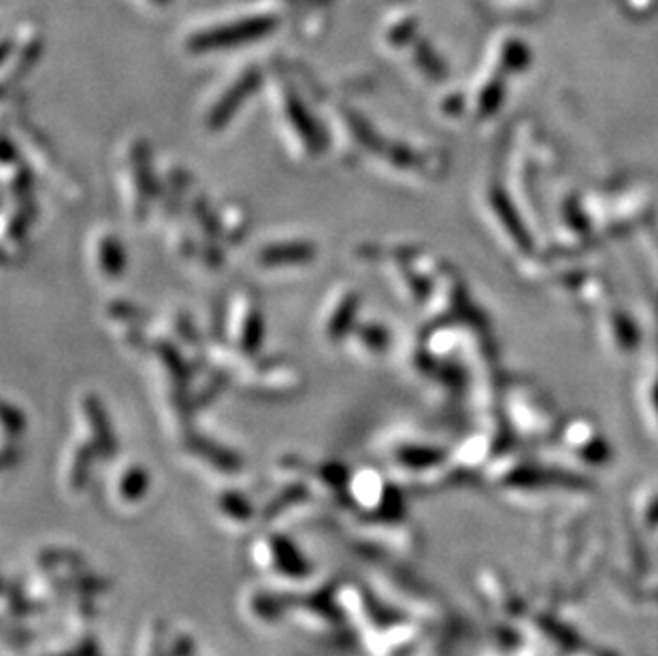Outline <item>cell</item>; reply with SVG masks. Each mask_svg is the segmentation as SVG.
<instances>
[{
    "mask_svg": "<svg viewBox=\"0 0 658 656\" xmlns=\"http://www.w3.org/2000/svg\"><path fill=\"white\" fill-rule=\"evenodd\" d=\"M267 90L275 133L286 145L288 154L301 162L318 158L328 143L326 126L320 124L314 111L286 79L277 77Z\"/></svg>",
    "mask_w": 658,
    "mask_h": 656,
    "instance_id": "obj_1",
    "label": "cell"
},
{
    "mask_svg": "<svg viewBox=\"0 0 658 656\" xmlns=\"http://www.w3.org/2000/svg\"><path fill=\"white\" fill-rule=\"evenodd\" d=\"M115 182H118V199L126 218L137 224L147 222L162 196V186L156 179L150 147L143 137H133L122 143L115 158Z\"/></svg>",
    "mask_w": 658,
    "mask_h": 656,
    "instance_id": "obj_2",
    "label": "cell"
},
{
    "mask_svg": "<svg viewBox=\"0 0 658 656\" xmlns=\"http://www.w3.org/2000/svg\"><path fill=\"white\" fill-rule=\"evenodd\" d=\"M226 324V335L233 354L243 360H252L260 354L262 339H265V316H262V307L250 290L235 294L233 303L228 307Z\"/></svg>",
    "mask_w": 658,
    "mask_h": 656,
    "instance_id": "obj_3",
    "label": "cell"
},
{
    "mask_svg": "<svg viewBox=\"0 0 658 656\" xmlns=\"http://www.w3.org/2000/svg\"><path fill=\"white\" fill-rule=\"evenodd\" d=\"M360 314V292L350 284H339L326 303L322 305L318 318V333L324 346H339L348 339L358 324Z\"/></svg>",
    "mask_w": 658,
    "mask_h": 656,
    "instance_id": "obj_4",
    "label": "cell"
},
{
    "mask_svg": "<svg viewBox=\"0 0 658 656\" xmlns=\"http://www.w3.org/2000/svg\"><path fill=\"white\" fill-rule=\"evenodd\" d=\"M318 256L316 243L309 239H275L262 243L252 254V265L262 273H286L307 269Z\"/></svg>",
    "mask_w": 658,
    "mask_h": 656,
    "instance_id": "obj_5",
    "label": "cell"
},
{
    "mask_svg": "<svg viewBox=\"0 0 658 656\" xmlns=\"http://www.w3.org/2000/svg\"><path fill=\"white\" fill-rule=\"evenodd\" d=\"M256 84L258 81L250 71L239 75L237 79H230L224 90L220 88L209 98V103L203 105L201 111L203 128L209 130V133H220V130H224L245 107V103H248V98L256 90Z\"/></svg>",
    "mask_w": 658,
    "mask_h": 656,
    "instance_id": "obj_6",
    "label": "cell"
},
{
    "mask_svg": "<svg viewBox=\"0 0 658 656\" xmlns=\"http://www.w3.org/2000/svg\"><path fill=\"white\" fill-rule=\"evenodd\" d=\"M126 250L118 233L109 226H98L88 237V267L98 282L115 284L126 271Z\"/></svg>",
    "mask_w": 658,
    "mask_h": 656,
    "instance_id": "obj_7",
    "label": "cell"
},
{
    "mask_svg": "<svg viewBox=\"0 0 658 656\" xmlns=\"http://www.w3.org/2000/svg\"><path fill=\"white\" fill-rule=\"evenodd\" d=\"M345 341H348V348L354 356H358L360 360H373V358H382L390 350L392 335L386 324L382 322L358 320L354 331Z\"/></svg>",
    "mask_w": 658,
    "mask_h": 656,
    "instance_id": "obj_8",
    "label": "cell"
},
{
    "mask_svg": "<svg viewBox=\"0 0 658 656\" xmlns=\"http://www.w3.org/2000/svg\"><path fill=\"white\" fill-rule=\"evenodd\" d=\"M248 384L252 390H262L267 395H275V392H290L292 384L296 382V371L288 365H271L265 369H250L248 371Z\"/></svg>",
    "mask_w": 658,
    "mask_h": 656,
    "instance_id": "obj_9",
    "label": "cell"
},
{
    "mask_svg": "<svg viewBox=\"0 0 658 656\" xmlns=\"http://www.w3.org/2000/svg\"><path fill=\"white\" fill-rule=\"evenodd\" d=\"M26 145H32V147H35V154H39V156H43V152L39 150V147L35 145V141H28ZM43 164H45V169H49V167H52V160H49V158H43Z\"/></svg>",
    "mask_w": 658,
    "mask_h": 656,
    "instance_id": "obj_10",
    "label": "cell"
}]
</instances>
